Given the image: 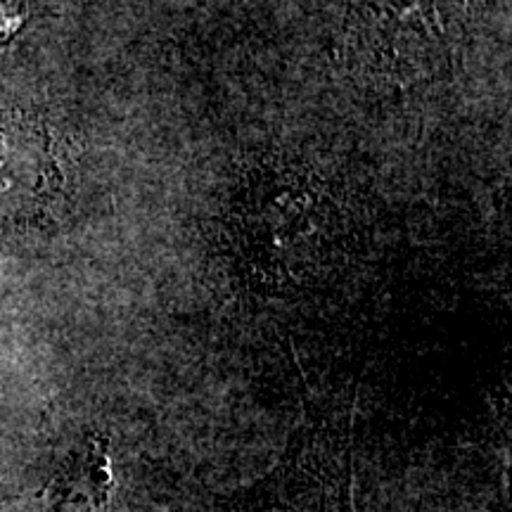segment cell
<instances>
[{"instance_id": "cell-1", "label": "cell", "mask_w": 512, "mask_h": 512, "mask_svg": "<svg viewBox=\"0 0 512 512\" xmlns=\"http://www.w3.org/2000/svg\"><path fill=\"white\" fill-rule=\"evenodd\" d=\"M347 432L316 427L268 475L219 498V512H354Z\"/></svg>"}, {"instance_id": "cell-2", "label": "cell", "mask_w": 512, "mask_h": 512, "mask_svg": "<svg viewBox=\"0 0 512 512\" xmlns=\"http://www.w3.org/2000/svg\"><path fill=\"white\" fill-rule=\"evenodd\" d=\"M112 489V470L107 444L93 441L76 453L50 484V512H98Z\"/></svg>"}]
</instances>
